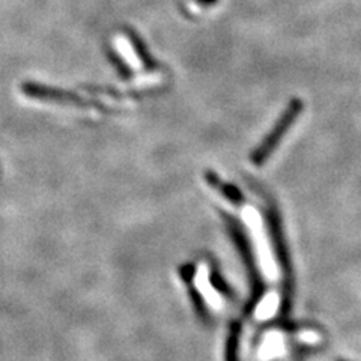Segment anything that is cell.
I'll list each match as a JSON object with an SVG mask.
<instances>
[{"mask_svg": "<svg viewBox=\"0 0 361 361\" xmlns=\"http://www.w3.org/2000/svg\"><path fill=\"white\" fill-rule=\"evenodd\" d=\"M301 110H302V103H301V101L293 99L292 103L288 106V109L285 110L283 115H281V118L277 121L276 127L271 130V133L267 135V139L252 154V161L256 166H261V164H264L268 160L269 155L273 154V151L277 148L280 140L283 139V135L290 128L293 121L297 119V116L300 115Z\"/></svg>", "mask_w": 361, "mask_h": 361, "instance_id": "obj_1", "label": "cell"}, {"mask_svg": "<svg viewBox=\"0 0 361 361\" xmlns=\"http://www.w3.org/2000/svg\"><path fill=\"white\" fill-rule=\"evenodd\" d=\"M21 89L23 92L29 95L30 98L54 101V103H82L80 98H77V95L65 92V90H61V89L45 87L37 83H25Z\"/></svg>", "mask_w": 361, "mask_h": 361, "instance_id": "obj_2", "label": "cell"}]
</instances>
